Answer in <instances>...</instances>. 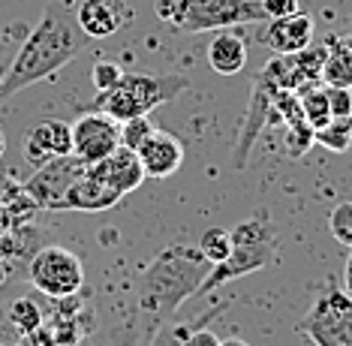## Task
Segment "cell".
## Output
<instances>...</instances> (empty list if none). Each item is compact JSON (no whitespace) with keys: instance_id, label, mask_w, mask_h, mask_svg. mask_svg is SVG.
Listing matches in <instances>:
<instances>
[{"instance_id":"5","label":"cell","mask_w":352,"mask_h":346,"mask_svg":"<svg viewBox=\"0 0 352 346\" xmlns=\"http://www.w3.org/2000/svg\"><path fill=\"white\" fill-rule=\"evenodd\" d=\"M157 15L181 34H208L238 24L271 21L259 0H157Z\"/></svg>"},{"instance_id":"14","label":"cell","mask_w":352,"mask_h":346,"mask_svg":"<svg viewBox=\"0 0 352 346\" xmlns=\"http://www.w3.org/2000/svg\"><path fill=\"white\" fill-rule=\"evenodd\" d=\"M135 154H139V163L145 169V178H169L184 166L181 139L166 130H157V127L142 139Z\"/></svg>"},{"instance_id":"10","label":"cell","mask_w":352,"mask_h":346,"mask_svg":"<svg viewBox=\"0 0 352 346\" xmlns=\"http://www.w3.org/2000/svg\"><path fill=\"white\" fill-rule=\"evenodd\" d=\"M277 91L280 87L271 85L265 76H256L250 102H247V111H244V120H241V130H238V139H235V151H232V166L235 169L247 166V157H250L256 139L262 136L268 120H274V96H277Z\"/></svg>"},{"instance_id":"26","label":"cell","mask_w":352,"mask_h":346,"mask_svg":"<svg viewBox=\"0 0 352 346\" xmlns=\"http://www.w3.org/2000/svg\"><path fill=\"white\" fill-rule=\"evenodd\" d=\"M124 76V69L118 67L115 61H100L97 67L91 69V85H94V91H109L111 85H118V78Z\"/></svg>"},{"instance_id":"32","label":"cell","mask_w":352,"mask_h":346,"mask_svg":"<svg viewBox=\"0 0 352 346\" xmlns=\"http://www.w3.org/2000/svg\"><path fill=\"white\" fill-rule=\"evenodd\" d=\"M220 346H250V343L241 340V337H229V340H220Z\"/></svg>"},{"instance_id":"25","label":"cell","mask_w":352,"mask_h":346,"mask_svg":"<svg viewBox=\"0 0 352 346\" xmlns=\"http://www.w3.org/2000/svg\"><path fill=\"white\" fill-rule=\"evenodd\" d=\"M154 130V124H151V118L148 115H142V118H130V120H124L121 124V144L124 148H139L142 139Z\"/></svg>"},{"instance_id":"13","label":"cell","mask_w":352,"mask_h":346,"mask_svg":"<svg viewBox=\"0 0 352 346\" xmlns=\"http://www.w3.org/2000/svg\"><path fill=\"white\" fill-rule=\"evenodd\" d=\"M133 19L135 12L126 0H85L76 12V21L85 30L87 39L115 36L118 30L130 28Z\"/></svg>"},{"instance_id":"3","label":"cell","mask_w":352,"mask_h":346,"mask_svg":"<svg viewBox=\"0 0 352 346\" xmlns=\"http://www.w3.org/2000/svg\"><path fill=\"white\" fill-rule=\"evenodd\" d=\"M229 235H232L229 256L208 271L205 283L199 286V295L214 292L217 286H226L232 280L247 277V274H253V271H262V268H268V265L277 262L280 232L265 211H259L256 217H250V220L238 223Z\"/></svg>"},{"instance_id":"19","label":"cell","mask_w":352,"mask_h":346,"mask_svg":"<svg viewBox=\"0 0 352 346\" xmlns=\"http://www.w3.org/2000/svg\"><path fill=\"white\" fill-rule=\"evenodd\" d=\"M319 82L328 87H352V48L338 36L325 39V61Z\"/></svg>"},{"instance_id":"7","label":"cell","mask_w":352,"mask_h":346,"mask_svg":"<svg viewBox=\"0 0 352 346\" xmlns=\"http://www.w3.org/2000/svg\"><path fill=\"white\" fill-rule=\"evenodd\" d=\"M28 277L34 289H39L43 295L60 301V299H73L82 292L85 286V265L82 259L67 250L60 244H49L43 250H36V256L28 265Z\"/></svg>"},{"instance_id":"1","label":"cell","mask_w":352,"mask_h":346,"mask_svg":"<svg viewBox=\"0 0 352 346\" xmlns=\"http://www.w3.org/2000/svg\"><path fill=\"white\" fill-rule=\"evenodd\" d=\"M85 39V30L78 28L67 0H52L39 24L25 36V43L19 45L15 58L10 61L3 78H0V102L54 76L69 61H76Z\"/></svg>"},{"instance_id":"2","label":"cell","mask_w":352,"mask_h":346,"mask_svg":"<svg viewBox=\"0 0 352 346\" xmlns=\"http://www.w3.org/2000/svg\"><path fill=\"white\" fill-rule=\"evenodd\" d=\"M214 265L193 244H172L145 265L139 277V310L157 319H169L187 299L199 295Z\"/></svg>"},{"instance_id":"17","label":"cell","mask_w":352,"mask_h":346,"mask_svg":"<svg viewBox=\"0 0 352 346\" xmlns=\"http://www.w3.org/2000/svg\"><path fill=\"white\" fill-rule=\"evenodd\" d=\"M259 43L268 45L274 54H292L314 43V19L304 12H292L283 19H271L268 28L259 34Z\"/></svg>"},{"instance_id":"16","label":"cell","mask_w":352,"mask_h":346,"mask_svg":"<svg viewBox=\"0 0 352 346\" xmlns=\"http://www.w3.org/2000/svg\"><path fill=\"white\" fill-rule=\"evenodd\" d=\"M121 193L111 190L109 184H102L100 178H94L91 172L78 175V178L69 184V190L63 193V199L58 202V211H82V214H97V211H109L121 202Z\"/></svg>"},{"instance_id":"29","label":"cell","mask_w":352,"mask_h":346,"mask_svg":"<svg viewBox=\"0 0 352 346\" xmlns=\"http://www.w3.org/2000/svg\"><path fill=\"white\" fill-rule=\"evenodd\" d=\"M268 19H283V15L298 12V0H259Z\"/></svg>"},{"instance_id":"11","label":"cell","mask_w":352,"mask_h":346,"mask_svg":"<svg viewBox=\"0 0 352 346\" xmlns=\"http://www.w3.org/2000/svg\"><path fill=\"white\" fill-rule=\"evenodd\" d=\"M322 61H325V43L314 45L310 43L301 52L292 54H277L274 61H268L262 67L259 76H265L271 85L280 87V91H298V87L319 82L322 76Z\"/></svg>"},{"instance_id":"36","label":"cell","mask_w":352,"mask_h":346,"mask_svg":"<svg viewBox=\"0 0 352 346\" xmlns=\"http://www.w3.org/2000/svg\"><path fill=\"white\" fill-rule=\"evenodd\" d=\"M54 346H82V343H54Z\"/></svg>"},{"instance_id":"20","label":"cell","mask_w":352,"mask_h":346,"mask_svg":"<svg viewBox=\"0 0 352 346\" xmlns=\"http://www.w3.org/2000/svg\"><path fill=\"white\" fill-rule=\"evenodd\" d=\"M295 96H298V106L304 111V118H307V124L314 127H322L331 120V109H328V87L322 82H310L295 91Z\"/></svg>"},{"instance_id":"22","label":"cell","mask_w":352,"mask_h":346,"mask_svg":"<svg viewBox=\"0 0 352 346\" xmlns=\"http://www.w3.org/2000/svg\"><path fill=\"white\" fill-rule=\"evenodd\" d=\"M196 247L202 250V256L211 265H220L229 256V250H232V235L226 229H220V226H211V229L202 232V238H199Z\"/></svg>"},{"instance_id":"33","label":"cell","mask_w":352,"mask_h":346,"mask_svg":"<svg viewBox=\"0 0 352 346\" xmlns=\"http://www.w3.org/2000/svg\"><path fill=\"white\" fill-rule=\"evenodd\" d=\"M118 346H135V337H133V334H126V337H124V340L118 343Z\"/></svg>"},{"instance_id":"4","label":"cell","mask_w":352,"mask_h":346,"mask_svg":"<svg viewBox=\"0 0 352 346\" xmlns=\"http://www.w3.org/2000/svg\"><path fill=\"white\" fill-rule=\"evenodd\" d=\"M187 87L190 78L181 72H160V76H154V72H124L118 85H111L109 91H100L97 100L91 106H82V111L97 109L124 124L130 118L151 115L157 106L181 96Z\"/></svg>"},{"instance_id":"30","label":"cell","mask_w":352,"mask_h":346,"mask_svg":"<svg viewBox=\"0 0 352 346\" xmlns=\"http://www.w3.org/2000/svg\"><path fill=\"white\" fill-rule=\"evenodd\" d=\"M181 346H220V337L208 328H196V332H187L184 334Z\"/></svg>"},{"instance_id":"24","label":"cell","mask_w":352,"mask_h":346,"mask_svg":"<svg viewBox=\"0 0 352 346\" xmlns=\"http://www.w3.org/2000/svg\"><path fill=\"white\" fill-rule=\"evenodd\" d=\"M10 323L19 328L21 334H30V332H36V328L45 323V316H43V310H39L34 301L21 299V301H15V304H12V310H10Z\"/></svg>"},{"instance_id":"15","label":"cell","mask_w":352,"mask_h":346,"mask_svg":"<svg viewBox=\"0 0 352 346\" xmlns=\"http://www.w3.org/2000/svg\"><path fill=\"white\" fill-rule=\"evenodd\" d=\"M87 172H91L94 178H100L102 184H109L111 190H118L121 196L139 190L142 181H145V169L139 163V154H135L133 148H124V144H118V148L111 151L109 157H102L100 163L87 166Z\"/></svg>"},{"instance_id":"18","label":"cell","mask_w":352,"mask_h":346,"mask_svg":"<svg viewBox=\"0 0 352 346\" xmlns=\"http://www.w3.org/2000/svg\"><path fill=\"white\" fill-rule=\"evenodd\" d=\"M208 63L217 76H238L247 67V43L244 36L217 30V36L208 43Z\"/></svg>"},{"instance_id":"9","label":"cell","mask_w":352,"mask_h":346,"mask_svg":"<svg viewBox=\"0 0 352 346\" xmlns=\"http://www.w3.org/2000/svg\"><path fill=\"white\" fill-rule=\"evenodd\" d=\"M85 169L87 166L73 154H63V157L52 160V163H45V166H36L34 175L25 181V196L36 208L58 211V202L63 199V193L69 190V184H73Z\"/></svg>"},{"instance_id":"34","label":"cell","mask_w":352,"mask_h":346,"mask_svg":"<svg viewBox=\"0 0 352 346\" xmlns=\"http://www.w3.org/2000/svg\"><path fill=\"white\" fill-rule=\"evenodd\" d=\"M3 151H6V136H3V130H0V157H3Z\"/></svg>"},{"instance_id":"35","label":"cell","mask_w":352,"mask_h":346,"mask_svg":"<svg viewBox=\"0 0 352 346\" xmlns=\"http://www.w3.org/2000/svg\"><path fill=\"white\" fill-rule=\"evenodd\" d=\"M343 43H346V45L352 48V30H349V36H343Z\"/></svg>"},{"instance_id":"12","label":"cell","mask_w":352,"mask_h":346,"mask_svg":"<svg viewBox=\"0 0 352 346\" xmlns=\"http://www.w3.org/2000/svg\"><path fill=\"white\" fill-rule=\"evenodd\" d=\"M21 154L30 166H45L63 154H73V124L60 118H45L25 136Z\"/></svg>"},{"instance_id":"23","label":"cell","mask_w":352,"mask_h":346,"mask_svg":"<svg viewBox=\"0 0 352 346\" xmlns=\"http://www.w3.org/2000/svg\"><path fill=\"white\" fill-rule=\"evenodd\" d=\"M328 232H331V238L338 244L352 250V202L334 205V211L328 214Z\"/></svg>"},{"instance_id":"8","label":"cell","mask_w":352,"mask_h":346,"mask_svg":"<svg viewBox=\"0 0 352 346\" xmlns=\"http://www.w3.org/2000/svg\"><path fill=\"white\" fill-rule=\"evenodd\" d=\"M118 144H121V120L106 111L87 109L73 124V157H78L85 166L100 163Z\"/></svg>"},{"instance_id":"31","label":"cell","mask_w":352,"mask_h":346,"mask_svg":"<svg viewBox=\"0 0 352 346\" xmlns=\"http://www.w3.org/2000/svg\"><path fill=\"white\" fill-rule=\"evenodd\" d=\"M343 289L352 299V250H349V259H346V268H343Z\"/></svg>"},{"instance_id":"27","label":"cell","mask_w":352,"mask_h":346,"mask_svg":"<svg viewBox=\"0 0 352 346\" xmlns=\"http://www.w3.org/2000/svg\"><path fill=\"white\" fill-rule=\"evenodd\" d=\"M328 109H331V118H349L352 115V87H328Z\"/></svg>"},{"instance_id":"28","label":"cell","mask_w":352,"mask_h":346,"mask_svg":"<svg viewBox=\"0 0 352 346\" xmlns=\"http://www.w3.org/2000/svg\"><path fill=\"white\" fill-rule=\"evenodd\" d=\"M187 332L190 328H184V325H160L148 346H181V340H184V334Z\"/></svg>"},{"instance_id":"6","label":"cell","mask_w":352,"mask_h":346,"mask_svg":"<svg viewBox=\"0 0 352 346\" xmlns=\"http://www.w3.org/2000/svg\"><path fill=\"white\" fill-rule=\"evenodd\" d=\"M298 332L314 346H352V299L338 277H325L316 286Z\"/></svg>"},{"instance_id":"21","label":"cell","mask_w":352,"mask_h":346,"mask_svg":"<svg viewBox=\"0 0 352 346\" xmlns=\"http://www.w3.org/2000/svg\"><path fill=\"white\" fill-rule=\"evenodd\" d=\"M316 144L334 151V154H343V151L352 148V115L349 118H331L328 124L316 127L314 130Z\"/></svg>"}]
</instances>
